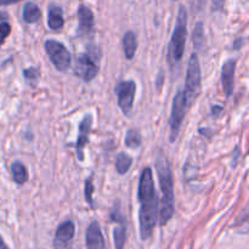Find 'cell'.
Here are the masks:
<instances>
[{"instance_id": "6da1fadb", "label": "cell", "mask_w": 249, "mask_h": 249, "mask_svg": "<svg viewBox=\"0 0 249 249\" xmlns=\"http://www.w3.org/2000/svg\"><path fill=\"white\" fill-rule=\"evenodd\" d=\"M139 201H140V236L141 240L146 241L152 235L158 215V198L153 182L152 170L145 168L141 173L139 182Z\"/></svg>"}, {"instance_id": "7a4b0ae2", "label": "cell", "mask_w": 249, "mask_h": 249, "mask_svg": "<svg viewBox=\"0 0 249 249\" xmlns=\"http://www.w3.org/2000/svg\"><path fill=\"white\" fill-rule=\"evenodd\" d=\"M156 170L158 173L160 186L162 190V207L160 211V224L164 226L174 215V190L173 175L167 157L160 152L156 158Z\"/></svg>"}, {"instance_id": "3957f363", "label": "cell", "mask_w": 249, "mask_h": 249, "mask_svg": "<svg viewBox=\"0 0 249 249\" xmlns=\"http://www.w3.org/2000/svg\"><path fill=\"white\" fill-rule=\"evenodd\" d=\"M187 36V11L184 6L179 7L177 23L170 40L169 56L173 63L180 62L185 51V43Z\"/></svg>"}, {"instance_id": "277c9868", "label": "cell", "mask_w": 249, "mask_h": 249, "mask_svg": "<svg viewBox=\"0 0 249 249\" xmlns=\"http://www.w3.org/2000/svg\"><path fill=\"white\" fill-rule=\"evenodd\" d=\"M201 91V66L196 53H192L187 63L186 83H185V96H186L189 107L194 104L195 100Z\"/></svg>"}, {"instance_id": "5b68a950", "label": "cell", "mask_w": 249, "mask_h": 249, "mask_svg": "<svg viewBox=\"0 0 249 249\" xmlns=\"http://www.w3.org/2000/svg\"><path fill=\"white\" fill-rule=\"evenodd\" d=\"M99 49L90 48L85 53H80L77 58L74 68V74L84 82H91L99 73V65L96 62V57L100 58Z\"/></svg>"}, {"instance_id": "8992f818", "label": "cell", "mask_w": 249, "mask_h": 249, "mask_svg": "<svg viewBox=\"0 0 249 249\" xmlns=\"http://www.w3.org/2000/svg\"><path fill=\"white\" fill-rule=\"evenodd\" d=\"M189 105H187L186 96L182 90H179L173 100L172 113H170L169 124H170V142H174L179 135L180 128H181L182 121L185 118Z\"/></svg>"}, {"instance_id": "52a82bcc", "label": "cell", "mask_w": 249, "mask_h": 249, "mask_svg": "<svg viewBox=\"0 0 249 249\" xmlns=\"http://www.w3.org/2000/svg\"><path fill=\"white\" fill-rule=\"evenodd\" d=\"M44 46H45V51L48 53L50 61L53 63L56 70L60 71V72H66L71 67L72 56L62 43L53 40V39H48L44 43Z\"/></svg>"}, {"instance_id": "ba28073f", "label": "cell", "mask_w": 249, "mask_h": 249, "mask_svg": "<svg viewBox=\"0 0 249 249\" xmlns=\"http://www.w3.org/2000/svg\"><path fill=\"white\" fill-rule=\"evenodd\" d=\"M114 92L117 94L119 108L122 109V112L124 114L130 113L131 108H133L134 99H135V83L133 80H125V82L119 83L116 87V89H114Z\"/></svg>"}, {"instance_id": "9c48e42d", "label": "cell", "mask_w": 249, "mask_h": 249, "mask_svg": "<svg viewBox=\"0 0 249 249\" xmlns=\"http://www.w3.org/2000/svg\"><path fill=\"white\" fill-rule=\"evenodd\" d=\"M74 232L75 226L73 221L67 220L60 224L55 232V240H53L55 249H68L71 241L74 237Z\"/></svg>"}, {"instance_id": "30bf717a", "label": "cell", "mask_w": 249, "mask_h": 249, "mask_svg": "<svg viewBox=\"0 0 249 249\" xmlns=\"http://www.w3.org/2000/svg\"><path fill=\"white\" fill-rule=\"evenodd\" d=\"M91 114H87L79 124V135H78L77 143H75V148H77V155L79 160H84V148L85 146L88 145V141H89V134L90 130H91Z\"/></svg>"}, {"instance_id": "8fae6325", "label": "cell", "mask_w": 249, "mask_h": 249, "mask_svg": "<svg viewBox=\"0 0 249 249\" xmlns=\"http://www.w3.org/2000/svg\"><path fill=\"white\" fill-rule=\"evenodd\" d=\"M88 249H106L104 235H102L101 228L97 221H91L87 229V235H85Z\"/></svg>"}, {"instance_id": "7c38bea8", "label": "cell", "mask_w": 249, "mask_h": 249, "mask_svg": "<svg viewBox=\"0 0 249 249\" xmlns=\"http://www.w3.org/2000/svg\"><path fill=\"white\" fill-rule=\"evenodd\" d=\"M78 19H79V24H78L77 36H84V34H89L92 32L95 26L94 14L89 7L80 5L79 10H78Z\"/></svg>"}, {"instance_id": "4fadbf2b", "label": "cell", "mask_w": 249, "mask_h": 249, "mask_svg": "<svg viewBox=\"0 0 249 249\" xmlns=\"http://www.w3.org/2000/svg\"><path fill=\"white\" fill-rule=\"evenodd\" d=\"M235 70H236V60L226 61V62L223 65V70H221V83H223V89L228 97H230L233 91Z\"/></svg>"}, {"instance_id": "5bb4252c", "label": "cell", "mask_w": 249, "mask_h": 249, "mask_svg": "<svg viewBox=\"0 0 249 249\" xmlns=\"http://www.w3.org/2000/svg\"><path fill=\"white\" fill-rule=\"evenodd\" d=\"M48 24L50 29L53 31H57L61 29L63 26V15L62 9L57 5H50L49 7V17H48Z\"/></svg>"}, {"instance_id": "9a60e30c", "label": "cell", "mask_w": 249, "mask_h": 249, "mask_svg": "<svg viewBox=\"0 0 249 249\" xmlns=\"http://www.w3.org/2000/svg\"><path fill=\"white\" fill-rule=\"evenodd\" d=\"M136 49H138V38H136V34L134 32L129 31L124 34L123 36V50L124 55L128 60L135 56Z\"/></svg>"}, {"instance_id": "2e32d148", "label": "cell", "mask_w": 249, "mask_h": 249, "mask_svg": "<svg viewBox=\"0 0 249 249\" xmlns=\"http://www.w3.org/2000/svg\"><path fill=\"white\" fill-rule=\"evenodd\" d=\"M41 17V11L38 7V5H36L34 2H27L23 6L22 10V18L26 23L33 24L40 19Z\"/></svg>"}, {"instance_id": "e0dca14e", "label": "cell", "mask_w": 249, "mask_h": 249, "mask_svg": "<svg viewBox=\"0 0 249 249\" xmlns=\"http://www.w3.org/2000/svg\"><path fill=\"white\" fill-rule=\"evenodd\" d=\"M11 175L12 179L17 185H23L28 179L26 167L19 160H15L11 164Z\"/></svg>"}, {"instance_id": "ac0fdd59", "label": "cell", "mask_w": 249, "mask_h": 249, "mask_svg": "<svg viewBox=\"0 0 249 249\" xmlns=\"http://www.w3.org/2000/svg\"><path fill=\"white\" fill-rule=\"evenodd\" d=\"M131 164H133V160H131L130 156H128L124 152L118 153V156L116 158V168L119 174H125V173H128Z\"/></svg>"}, {"instance_id": "d6986e66", "label": "cell", "mask_w": 249, "mask_h": 249, "mask_svg": "<svg viewBox=\"0 0 249 249\" xmlns=\"http://www.w3.org/2000/svg\"><path fill=\"white\" fill-rule=\"evenodd\" d=\"M113 238H114V246H116V249H123L124 245H125V240H126L125 223H119V225L114 229Z\"/></svg>"}, {"instance_id": "ffe728a7", "label": "cell", "mask_w": 249, "mask_h": 249, "mask_svg": "<svg viewBox=\"0 0 249 249\" xmlns=\"http://www.w3.org/2000/svg\"><path fill=\"white\" fill-rule=\"evenodd\" d=\"M192 43L196 49H201L204 44V29L202 22H197L192 33Z\"/></svg>"}, {"instance_id": "44dd1931", "label": "cell", "mask_w": 249, "mask_h": 249, "mask_svg": "<svg viewBox=\"0 0 249 249\" xmlns=\"http://www.w3.org/2000/svg\"><path fill=\"white\" fill-rule=\"evenodd\" d=\"M141 145V135L138 130H129L125 135V146L129 148H138Z\"/></svg>"}, {"instance_id": "7402d4cb", "label": "cell", "mask_w": 249, "mask_h": 249, "mask_svg": "<svg viewBox=\"0 0 249 249\" xmlns=\"http://www.w3.org/2000/svg\"><path fill=\"white\" fill-rule=\"evenodd\" d=\"M39 74H40V72H39V68L36 67H29L23 71L24 78H26L27 82L32 85H34L36 82H38Z\"/></svg>"}, {"instance_id": "603a6c76", "label": "cell", "mask_w": 249, "mask_h": 249, "mask_svg": "<svg viewBox=\"0 0 249 249\" xmlns=\"http://www.w3.org/2000/svg\"><path fill=\"white\" fill-rule=\"evenodd\" d=\"M94 190L95 187L92 185L91 178H89L88 180H85V199L91 207H94V204H92V192H94Z\"/></svg>"}, {"instance_id": "cb8c5ba5", "label": "cell", "mask_w": 249, "mask_h": 249, "mask_svg": "<svg viewBox=\"0 0 249 249\" xmlns=\"http://www.w3.org/2000/svg\"><path fill=\"white\" fill-rule=\"evenodd\" d=\"M10 33H11V26H10L7 22H2V23H0V46L2 45L5 39L10 36Z\"/></svg>"}, {"instance_id": "d4e9b609", "label": "cell", "mask_w": 249, "mask_h": 249, "mask_svg": "<svg viewBox=\"0 0 249 249\" xmlns=\"http://www.w3.org/2000/svg\"><path fill=\"white\" fill-rule=\"evenodd\" d=\"M225 4V0H212V5H213V11H221Z\"/></svg>"}, {"instance_id": "484cf974", "label": "cell", "mask_w": 249, "mask_h": 249, "mask_svg": "<svg viewBox=\"0 0 249 249\" xmlns=\"http://www.w3.org/2000/svg\"><path fill=\"white\" fill-rule=\"evenodd\" d=\"M21 1V0H0V6H6V5L16 4V2Z\"/></svg>"}, {"instance_id": "4316f807", "label": "cell", "mask_w": 249, "mask_h": 249, "mask_svg": "<svg viewBox=\"0 0 249 249\" xmlns=\"http://www.w3.org/2000/svg\"><path fill=\"white\" fill-rule=\"evenodd\" d=\"M7 17H9V16H7L6 12L0 11V23H2V22H6Z\"/></svg>"}, {"instance_id": "83f0119b", "label": "cell", "mask_w": 249, "mask_h": 249, "mask_svg": "<svg viewBox=\"0 0 249 249\" xmlns=\"http://www.w3.org/2000/svg\"><path fill=\"white\" fill-rule=\"evenodd\" d=\"M5 246H6V245H5L4 240H2V237H1V236H0V249H2V248H4Z\"/></svg>"}, {"instance_id": "f1b7e54d", "label": "cell", "mask_w": 249, "mask_h": 249, "mask_svg": "<svg viewBox=\"0 0 249 249\" xmlns=\"http://www.w3.org/2000/svg\"><path fill=\"white\" fill-rule=\"evenodd\" d=\"M2 249H10L9 247H7V246H5V247L4 248H2Z\"/></svg>"}]
</instances>
